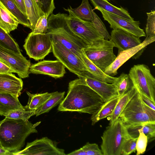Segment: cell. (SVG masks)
Instances as JSON below:
<instances>
[{"label": "cell", "mask_w": 155, "mask_h": 155, "mask_svg": "<svg viewBox=\"0 0 155 155\" xmlns=\"http://www.w3.org/2000/svg\"><path fill=\"white\" fill-rule=\"evenodd\" d=\"M26 15L33 31L40 17L45 14L39 5L36 0H24Z\"/></svg>", "instance_id": "cell-20"}, {"label": "cell", "mask_w": 155, "mask_h": 155, "mask_svg": "<svg viewBox=\"0 0 155 155\" xmlns=\"http://www.w3.org/2000/svg\"><path fill=\"white\" fill-rule=\"evenodd\" d=\"M110 36V40L118 49V53L137 46L142 42L139 38L119 29H113Z\"/></svg>", "instance_id": "cell-16"}, {"label": "cell", "mask_w": 155, "mask_h": 155, "mask_svg": "<svg viewBox=\"0 0 155 155\" xmlns=\"http://www.w3.org/2000/svg\"><path fill=\"white\" fill-rule=\"evenodd\" d=\"M137 138L130 137L126 140L123 145L121 155H128L136 150Z\"/></svg>", "instance_id": "cell-35"}, {"label": "cell", "mask_w": 155, "mask_h": 155, "mask_svg": "<svg viewBox=\"0 0 155 155\" xmlns=\"http://www.w3.org/2000/svg\"><path fill=\"white\" fill-rule=\"evenodd\" d=\"M90 0L95 8L98 7L110 13L131 21L134 20L128 11L122 7H117L105 0Z\"/></svg>", "instance_id": "cell-23"}, {"label": "cell", "mask_w": 155, "mask_h": 155, "mask_svg": "<svg viewBox=\"0 0 155 155\" xmlns=\"http://www.w3.org/2000/svg\"><path fill=\"white\" fill-rule=\"evenodd\" d=\"M115 84L119 96L120 97L134 87L133 82L128 74L122 73L118 78Z\"/></svg>", "instance_id": "cell-31"}, {"label": "cell", "mask_w": 155, "mask_h": 155, "mask_svg": "<svg viewBox=\"0 0 155 155\" xmlns=\"http://www.w3.org/2000/svg\"><path fill=\"white\" fill-rule=\"evenodd\" d=\"M0 2L11 12L19 23L31 29L27 16L20 11L14 0H0Z\"/></svg>", "instance_id": "cell-26"}, {"label": "cell", "mask_w": 155, "mask_h": 155, "mask_svg": "<svg viewBox=\"0 0 155 155\" xmlns=\"http://www.w3.org/2000/svg\"><path fill=\"white\" fill-rule=\"evenodd\" d=\"M95 9L101 12L104 20L110 24L113 29H119L132 34L139 38L146 36L143 29L140 28L139 21H131L107 12L98 7Z\"/></svg>", "instance_id": "cell-11"}, {"label": "cell", "mask_w": 155, "mask_h": 155, "mask_svg": "<svg viewBox=\"0 0 155 155\" xmlns=\"http://www.w3.org/2000/svg\"><path fill=\"white\" fill-rule=\"evenodd\" d=\"M127 128L129 134L131 137H138L139 132L141 131L147 136L149 142L154 139L155 123H149Z\"/></svg>", "instance_id": "cell-27"}, {"label": "cell", "mask_w": 155, "mask_h": 155, "mask_svg": "<svg viewBox=\"0 0 155 155\" xmlns=\"http://www.w3.org/2000/svg\"><path fill=\"white\" fill-rule=\"evenodd\" d=\"M119 117L127 127L155 123V110L144 104L137 92L120 114Z\"/></svg>", "instance_id": "cell-3"}, {"label": "cell", "mask_w": 155, "mask_h": 155, "mask_svg": "<svg viewBox=\"0 0 155 155\" xmlns=\"http://www.w3.org/2000/svg\"><path fill=\"white\" fill-rule=\"evenodd\" d=\"M0 60L13 70L20 78L28 77L30 61L22 54H17L0 45Z\"/></svg>", "instance_id": "cell-13"}, {"label": "cell", "mask_w": 155, "mask_h": 155, "mask_svg": "<svg viewBox=\"0 0 155 155\" xmlns=\"http://www.w3.org/2000/svg\"><path fill=\"white\" fill-rule=\"evenodd\" d=\"M67 155H86V153L82 147L74 151Z\"/></svg>", "instance_id": "cell-42"}, {"label": "cell", "mask_w": 155, "mask_h": 155, "mask_svg": "<svg viewBox=\"0 0 155 155\" xmlns=\"http://www.w3.org/2000/svg\"><path fill=\"white\" fill-rule=\"evenodd\" d=\"M136 92L137 89L134 86L131 90L120 97L112 114L110 116L109 124L119 117L120 114Z\"/></svg>", "instance_id": "cell-25"}, {"label": "cell", "mask_w": 155, "mask_h": 155, "mask_svg": "<svg viewBox=\"0 0 155 155\" xmlns=\"http://www.w3.org/2000/svg\"><path fill=\"white\" fill-rule=\"evenodd\" d=\"M128 75L138 92L155 102V79L149 67L143 64L134 65Z\"/></svg>", "instance_id": "cell-7"}, {"label": "cell", "mask_w": 155, "mask_h": 155, "mask_svg": "<svg viewBox=\"0 0 155 155\" xmlns=\"http://www.w3.org/2000/svg\"><path fill=\"white\" fill-rule=\"evenodd\" d=\"M64 9L69 13L67 22L70 31L87 45H91L96 41L104 39L91 21L81 19L70 8Z\"/></svg>", "instance_id": "cell-6"}, {"label": "cell", "mask_w": 155, "mask_h": 155, "mask_svg": "<svg viewBox=\"0 0 155 155\" xmlns=\"http://www.w3.org/2000/svg\"><path fill=\"white\" fill-rule=\"evenodd\" d=\"M105 0L108 1H110V0Z\"/></svg>", "instance_id": "cell-44"}, {"label": "cell", "mask_w": 155, "mask_h": 155, "mask_svg": "<svg viewBox=\"0 0 155 155\" xmlns=\"http://www.w3.org/2000/svg\"><path fill=\"white\" fill-rule=\"evenodd\" d=\"M23 86L21 79L12 73L0 74V93H9L18 97Z\"/></svg>", "instance_id": "cell-17"}, {"label": "cell", "mask_w": 155, "mask_h": 155, "mask_svg": "<svg viewBox=\"0 0 155 155\" xmlns=\"http://www.w3.org/2000/svg\"><path fill=\"white\" fill-rule=\"evenodd\" d=\"M52 52L56 58L79 78L85 77L88 72L83 61L73 52L58 41H52Z\"/></svg>", "instance_id": "cell-9"}, {"label": "cell", "mask_w": 155, "mask_h": 155, "mask_svg": "<svg viewBox=\"0 0 155 155\" xmlns=\"http://www.w3.org/2000/svg\"><path fill=\"white\" fill-rule=\"evenodd\" d=\"M127 127L119 117L110 124L101 137V151L103 155H121L123 145L130 137Z\"/></svg>", "instance_id": "cell-4"}, {"label": "cell", "mask_w": 155, "mask_h": 155, "mask_svg": "<svg viewBox=\"0 0 155 155\" xmlns=\"http://www.w3.org/2000/svg\"><path fill=\"white\" fill-rule=\"evenodd\" d=\"M52 41L50 35L29 33L23 45L27 54L36 61L43 59L52 51Z\"/></svg>", "instance_id": "cell-8"}, {"label": "cell", "mask_w": 155, "mask_h": 155, "mask_svg": "<svg viewBox=\"0 0 155 155\" xmlns=\"http://www.w3.org/2000/svg\"><path fill=\"white\" fill-rule=\"evenodd\" d=\"M120 97L117 96L104 102L91 117L92 125H94L101 120L110 116L112 114Z\"/></svg>", "instance_id": "cell-21"}, {"label": "cell", "mask_w": 155, "mask_h": 155, "mask_svg": "<svg viewBox=\"0 0 155 155\" xmlns=\"http://www.w3.org/2000/svg\"><path fill=\"white\" fill-rule=\"evenodd\" d=\"M82 148L86 155H103L96 143L87 142Z\"/></svg>", "instance_id": "cell-39"}, {"label": "cell", "mask_w": 155, "mask_h": 155, "mask_svg": "<svg viewBox=\"0 0 155 155\" xmlns=\"http://www.w3.org/2000/svg\"><path fill=\"white\" fill-rule=\"evenodd\" d=\"M43 11L48 16L55 8L54 0H36Z\"/></svg>", "instance_id": "cell-38"}, {"label": "cell", "mask_w": 155, "mask_h": 155, "mask_svg": "<svg viewBox=\"0 0 155 155\" xmlns=\"http://www.w3.org/2000/svg\"><path fill=\"white\" fill-rule=\"evenodd\" d=\"M40 123L33 124L28 120L5 117L0 122V142L5 149L13 155L23 147L28 135L38 132L36 127Z\"/></svg>", "instance_id": "cell-2"}, {"label": "cell", "mask_w": 155, "mask_h": 155, "mask_svg": "<svg viewBox=\"0 0 155 155\" xmlns=\"http://www.w3.org/2000/svg\"><path fill=\"white\" fill-rule=\"evenodd\" d=\"M70 8L80 18L83 20L92 21L94 19V11L88 0H82L81 5L78 7Z\"/></svg>", "instance_id": "cell-29"}, {"label": "cell", "mask_w": 155, "mask_h": 155, "mask_svg": "<svg viewBox=\"0 0 155 155\" xmlns=\"http://www.w3.org/2000/svg\"><path fill=\"white\" fill-rule=\"evenodd\" d=\"M147 18L145 28L146 37L155 36V11L146 13Z\"/></svg>", "instance_id": "cell-34"}, {"label": "cell", "mask_w": 155, "mask_h": 155, "mask_svg": "<svg viewBox=\"0 0 155 155\" xmlns=\"http://www.w3.org/2000/svg\"><path fill=\"white\" fill-rule=\"evenodd\" d=\"M12 73L15 71L0 60V74Z\"/></svg>", "instance_id": "cell-40"}, {"label": "cell", "mask_w": 155, "mask_h": 155, "mask_svg": "<svg viewBox=\"0 0 155 155\" xmlns=\"http://www.w3.org/2000/svg\"><path fill=\"white\" fill-rule=\"evenodd\" d=\"M65 67L58 60H43L31 65L30 73L48 75L55 79L64 76Z\"/></svg>", "instance_id": "cell-14"}, {"label": "cell", "mask_w": 155, "mask_h": 155, "mask_svg": "<svg viewBox=\"0 0 155 155\" xmlns=\"http://www.w3.org/2000/svg\"><path fill=\"white\" fill-rule=\"evenodd\" d=\"M20 11L27 16L24 0H14Z\"/></svg>", "instance_id": "cell-41"}, {"label": "cell", "mask_w": 155, "mask_h": 155, "mask_svg": "<svg viewBox=\"0 0 155 155\" xmlns=\"http://www.w3.org/2000/svg\"><path fill=\"white\" fill-rule=\"evenodd\" d=\"M87 85L97 93L104 102L119 96L115 83H108L96 79L87 72L83 78Z\"/></svg>", "instance_id": "cell-15"}, {"label": "cell", "mask_w": 155, "mask_h": 155, "mask_svg": "<svg viewBox=\"0 0 155 155\" xmlns=\"http://www.w3.org/2000/svg\"><path fill=\"white\" fill-rule=\"evenodd\" d=\"M94 19L91 22L99 33L103 37L104 39L106 40H110V36L107 31L105 25L94 12Z\"/></svg>", "instance_id": "cell-36"}, {"label": "cell", "mask_w": 155, "mask_h": 155, "mask_svg": "<svg viewBox=\"0 0 155 155\" xmlns=\"http://www.w3.org/2000/svg\"><path fill=\"white\" fill-rule=\"evenodd\" d=\"M13 155H65L64 150L58 148L57 143L44 137L28 143L25 148Z\"/></svg>", "instance_id": "cell-10"}, {"label": "cell", "mask_w": 155, "mask_h": 155, "mask_svg": "<svg viewBox=\"0 0 155 155\" xmlns=\"http://www.w3.org/2000/svg\"><path fill=\"white\" fill-rule=\"evenodd\" d=\"M34 115L35 111L27 110L24 108L13 110L10 112L5 117L11 119H21L24 121H27L28 120L31 116Z\"/></svg>", "instance_id": "cell-32"}, {"label": "cell", "mask_w": 155, "mask_h": 155, "mask_svg": "<svg viewBox=\"0 0 155 155\" xmlns=\"http://www.w3.org/2000/svg\"><path fill=\"white\" fill-rule=\"evenodd\" d=\"M155 41V36L146 37L143 41L138 45L118 53L115 60L106 68L104 73L113 77L116 75L117 70L124 63L131 58L135 59L138 58L147 46Z\"/></svg>", "instance_id": "cell-12"}, {"label": "cell", "mask_w": 155, "mask_h": 155, "mask_svg": "<svg viewBox=\"0 0 155 155\" xmlns=\"http://www.w3.org/2000/svg\"><path fill=\"white\" fill-rule=\"evenodd\" d=\"M81 60L86 67L88 71L96 79L108 83H114L118 78L108 75L94 64L87 57L84 51L81 56Z\"/></svg>", "instance_id": "cell-19"}, {"label": "cell", "mask_w": 155, "mask_h": 155, "mask_svg": "<svg viewBox=\"0 0 155 155\" xmlns=\"http://www.w3.org/2000/svg\"><path fill=\"white\" fill-rule=\"evenodd\" d=\"M114 43L110 40H98L84 48L87 58L103 72L115 60L116 56L113 48Z\"/></svg>", "instance_id": "cell-5"}, {"label": "cell", "mask_w": 155, "mask_h": 155, "mask_svg": "<svg viewBox=\"0 0 155 155\" xmlns=\"http://www.w3.org/2000/svg\"><path fill=\"white\" fill-rule=\"evenodd\" d=\"M64 91L52 93L50 97L39 108L35 111V115L38 116L48 112L54 107L60 104L64 98Z\"/></svg>", "instance_id": "cell-24"}, {"label": "cell", "mask_w": 155, "mask_h": 155, "mask_svg": "<svg viewBox=\"0 0 155 155\" xmlns=\"http://www.w3.org/2000/svg\"><path fill=\"white\" fill-rule=\"evenodd\" d=\"M48 16L46 14L41 17L38 20L33 31L31 32L33 34H45L48 29Z\"/></svg>", "instance_id": "cell-33"}, {"label": "cell", "mask_w": 155, "mask_h": 155, "mask_svg": "<svg viewBox=\"0 0 155 155\" xmlns=\"http://www.w3.org/2000/svg\"><path fill=\"white\" fill-rule=\"evenodd\" d=\"M104 102L87 84L83 78L71 81L66 97L59 104L60 111L77 112L93 114Z\"/></svg>", "instance_id": "cell-1"}, {"label": "cell", "mask_w": 155, "mask_h": 155, "mask_svg": "<svg viewBox=\"0 0 155 155\" xmlns=\"http://www.w3.org/2000/svg\"><path fill=\"white\" fill-rule=\"evenodd\" d=\"M28 96L27 104L24 107L27 110L35 111L41 107L51 96L52 93L46 92L41 94H31L26 92Z\"/></svg>", "instance_id": "cell-28"}, {"label": "cell", "mask_w": 155, "mask_h": 155, "mask_svg": "<svg viewBox=\"0 0 155 155\" xmlns=\"http://www.w3.org/2000/svg\"><path fill=\"white\" fill-rule=\"evenodd\" d=\"M13 155L12 153L5 149L0 142V155Z\"/></svg>", "instance_id": "cell-43"}, {"label": "cell", "mask_w": 155, "mask_h": 155, "mask_svg": "<svg viewBox=\"0 0 155 155\" xmlns=\"http://www.w3.org/2000/svg\"><path fill=\"white\" fill-rule=\"evenodd\" d=\"M0 45L18 54H21L18 44L0 27Z\"/></svg>", "instance_id": "cell-30"}, {"label": "cell", "mask_w": 155, "mask_h": 155, "mask_svg": "<svg viewBox=\"0 0 155 155\" xmlns=\"http://www.w3.org/2000/svg\"><path fill=\"white\" fill-rule=\"evenodd\" d=\"M24 108L18 97L7 93H0V115L6 116L11 112Z\"/></svg>", "instance_id": "cell-18"}, {"label": "cell", "mask_w": 155, "mask_h": 155, "mask_svg": "<svg viewBox=\"0 0 155 155\" xmlns=\"http://www.w3.org/2000/svg\"><path fill=\"white\" fill-rule=\"evenodd\" d=\"M18 24L13 15L0 2V27L9 34L17 28Z\"/></svg>", "instance_id": "cell-22"}, {"label": "cell", "mask_w": 155, "mask_h": 155, "mask_svg": "<svg viewBox=\"0 0 155 155\" xmlns=\"http://www.w3.org/2000/svg\"><path fill=\"white\" fill-rule=\"evenodd\" d=\"M136 143L137 155L143 154L146 150L148 141L147 137L143 132L139 131Z\"/></svg>", "instance_id": "cell-37"}]
</instances>
